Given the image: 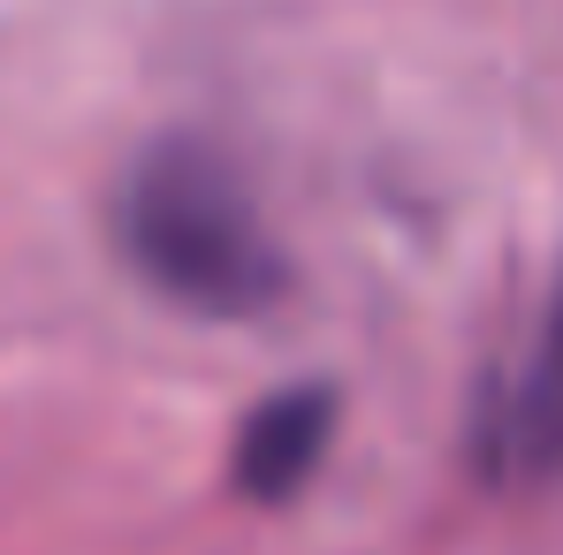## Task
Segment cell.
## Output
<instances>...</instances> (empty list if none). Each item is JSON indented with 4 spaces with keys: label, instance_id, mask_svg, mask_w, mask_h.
Masks as SVG:
<instances>
[{
    "label": "cell",
    "instance_id": "1",
    "mask_svg": "<svg viewBox=\"0 0 563 555\" xmlns=\"http://www.w3.org/2000/svg\"><path fill=\"white\" fill-rule=\"evenodd\" d=\"M114 244L145 289L198 320H260L297 281L252 184L206 137H161L130 160L114 190Z\"/></svg>",
    "mask_w": 563,
    "mask_h": 555
},
{
    "label": "cell",
    "instance_id": "2",
    "mask_svg": "<svg viewBox=\"0 0 563 555\" xmlns=\"http://www.w3.org/2000/svg\"><path fill=\"white\" fill-rule=\"evenodd\" d=\"M472 457L503 487L563 479V275H556V297H549L541 328H533V343L518 351V366L487 388L479 426H472Z\"/></svg>",
    "mask_w": 563,
    "mask_h": 555
},
{
    "label": "cell",
    "instance_id": "3",
    "mask_svg": "<svg viewBox=\"0 0 563 555\" xmlns=\"http://www.w3.org/2000/svg\"><path fill=\"white\" fill-rule=\"evenodd\" d=\"M335 442V388L328 380H297L267 396L244 426H236V457H229V479L252 495V502H289L320 457Z\"/></svg>",
    "mask_w": 563,
    "mask_h": 555
}]
</instances>
